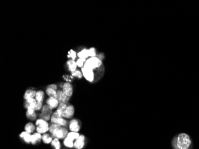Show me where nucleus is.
I'll use <instances>...</instances> for the list:
<instances>
[{
	"instance_id": "0eeeda50",
	"label": "nucleus",
	"mask_w": 199,
	"mask_h": 149,
	"mask_svg": "<svg viewBox=\"0 0 199 149\" xmlns=\"http://www.w3.org/2000/svg\"><path fill=\"white\" fill-rule=\"evenodd\" d=\"M53 113L52 109H51L47 105H44L41 109V113L39 115V118L46 121H49L51 119Z\"/></svg>"
},
{
	"instance_id": "ddd939ff",
	"label": "nucleus",
	"mask_w": 199,
	"mask_h": 149,
	"mask_svg": "<svg viewBox=\"0 0 199 149\" xmlns=\"http://www.w3.org/2000/svg\"><path fill=\"white\" fill-rule=\"evenodd\" d=\"M62 91L64 92L67 96L71 97L73 94V86L70 82H65L63 85Z\"/></svg>"
},
{
	"instance_id": "9b49d317",
	"label": "nucleus",
	"mask_w": 199,
	"mask_h": 149,
	"mask_svg": "<svg viewBox=\"0 0 199 149\" xmlns=\"http://www.w3.org/2000/svg\"><path fill=\"white\" fill-rule=\"evenodd\" d=\"M36 102L37 101L35 98L26 100H25V103H24V107L27 109V111H30V110L35 111Z\"/></svg>"
},
{
	"instance_id": "2eb2a0df",
	"label": "nucleus",
	"mask_w": 199,
	"mask_h": 149,
	"mask_svg": "<svg viewBox=\"0 0 199 149\" xmlns=\"http://www.w3.org/2000/svg\"><path fill=\"white\" fill-rule=\"evenodd\" d=\"M77 56L79 57V59H81L84 60L85 61H86L87 59L90 58L89 49H84L81 51H79L77 53Z\"/></svg>"
},
{
	"instance_id": "72a5a7b5",
	"label": "nucleus",
	"mask_w": 199,
	"mask_h": 149,
	"mask_svg": "<svg viewBox=\"0 0 199 149\" xmlns=\"http://www.w3.org/2000/svg\"><path fill=\"white\" fill-rule=\"evenodd\" d=\"M97 57L100 59L101 60H102L103 59H104V54H98V55H97Z\"/></svg>"
},
{
	"instance_id": "a878e982",
	"label": "nucleus",
	"mask_w": 199,
	"mask_h": 149,
	"mask_svg": "<svg viewBox=\"0 0 199 149\" xmlns=\"http://www.w3.org/2000/svg\"><path fill=\"white\" fill-rule=\"evenodd\" d=\"M51 146L54 149H60L61 147L59 139L57 138H53L51 143Z\"/></svg>"
},
{
	"instance_id": "393cba45",
	"label": "nucleus",
	"mask_w": 199,
	"mask_h": 149,
	"mask_svg": "<svg viewBox=\"0 0 199 149\" xmlns=\"http://www.w3.org/2000/svg\"><path fill=\"white\" fill-rule=\"evenodd\" d=\"M35 98L37 102H43V100L44 98V91L42 90H39L36 91Z\"/></svg>"
},
{
	"instance_id": "4468645a",
	"label": "nucleus",
	"mask_w": 199,
	"mask_h": 149,
	"mask_svg": "<svg viewBox=\"0 0 199 149\" xmlns=\"http://www.w3.org/2000/svg\"><path fill=\"white\" fill-rule=\"evenodd\" d=\"M46 103L51 109H54L58 107L59 105V102L57 98L54 97H49L46 100Z\"/></svg>"
},
{
	"instance_id": "c756f323",
	"label": "nucleus",
	"mask_w": 199,
	"mask_h": 149,
	"mask_svg": "<svg viewBox=\"0 0 199 149\" xmlns=\"http://www.w3.org/2000/svg\"><path fill=\"white\" fill-rule=\"evenodd\" d=\"M72 76H74V77H76V78H79V79H81L82 77L83 76V75H82V72H81L80 70H75V71L72 72Z\"/></svg>"
},
{
	"instance_id": "412c9836",
	"label": "nucleus",
	"mask_w": 199,
	"mask_h": 149,
	"mask_svg": "<svg viewBox=\"0 0 199 149\" xmlns=\"http://www.w3.org/2000/svg\"><path fill=\"white\" fill-rule=\"evenodd\" d=\"M35 129H36L35 125H34V123L32 122H29L26 123L25 127V132H28V134H31L32 133H33Z\"/></svg>"
},
{
	"instance_id": "5701e85b",
	"label": "nucleus",
	"mask_w": 199,
	"mask_h": 149,
	"mask_svg": "<svg viewBox=\"0 0 199 149\" xmlns=\"http://www.w3.org/2000/svg\"><path fill=\"white\" fill-rule=\"evenodd\" d=\"M57 90H54L53 88H50L47 86V87L46 88V93L47 96L49 97H54L56 98L57 97Z\"/></svg>"
},
{
	"instance_id": "f257e3e1",
	"label": "nucleus",
	"mask_w": 199,
	"mask_h": 149,
	"mask_svg": "<svg viewBox=\"0 0 199 149\" xmlns=\"http://www.w3.org/2000/svg\"><path fill=\"white\" fill-rule=\"evenodd\" d=\"M173 149H192V141L190 137L186 133H181L172 140Z\"/></svg>"
},
{
	"instance_id": "b1692460",
	"label": "nucleus",
	"mask_w": 199,
	"mask_h": 149,
	"mask_svg": "<svg viewBox=\"0 0 199 149\" xmlns=\"http://www.w3.org/2000/svg\"><path fill=\"white\" fill-rule=\"evenodd\" d=\"M63 144L64 146L67 148H74V142L68 137H66L63 141Z\"/></svg>"
},
{
	"instance_id": "f8f14e48",
	"label": "nucleus",
	"mask_w": 199,
	"mask_h": 149,
	"mask_svg": "<svg viewBox=\"0 0 199 149\" xmlns=\"http://www.w3.org/2000/svg\"><path fill=\"white\" fill-rule=\"evenodd\" d=\"M75 113V108L74 106L72 105L69 104L66 111H65V113L63 115V117H64L65 119H70L72 117Z\"/></svg>"
},
{
	"instance_id": "6e6552de",
	"label": "nucleus",
	"mask_w": 199,
	"mask_h": 149,
	"mask_svg": "<svg viewBox=\"0 0 199 149\" xmlns=\"http://www.w3.org/2000/svg\"><path fill=\"white\" fill-rule=\"evenodd\" d=\"M81 122L76 119H71L69 122V128L70 131L78 132L81 129Z\"/></svg>"
},
{
	"instance_id": "7ed1b4c3",
	"label": "nucleus",
	"mask_w": 199,
	"mask_h": 149,
	"mask_svg": "<svg viewBox=\"0 0 199 149\" xmlns=\"http://www.w3.org/2000/svg\"><path fill=\"white\" fill-rule=\"evenodd\" d=\"M84 66L88 67L94 70H97L103 66L102 60L98 59L97 56L90 57L86 60Z\"/></svg>"
},
{
	"instance_id": "1a4fd4ad",
	"label": "nucleus",
	"mask_w": 199,
	"mask_h": 149,
	"mask_svg": "<svg viewBox=\"0 0 199 149\" xmlns=\"http://www.w3.org/2000/svg\"><path fill=\"white\" fill-rule=\"evenodd\" d=\"M56 98L59 101V103H68L70 97L67 96L62 90H57Z\"/></svg>"
},
{
	"instance_id": "a211bd4d",
	"label": "nucleus",
	"mask_w": 199,
	"mask_h": 149,
	"mask_svg": "<svg viewBox=\"0 0 199 149\" xmlns=\"http://www.w3.org/2000/svg\"><path fill=\"white\" fill-rule=\"evenodd\" d=\"M36 91L32 89H28L25 91L23 98L25 100L31 99V98H34L36 96Z\"/></svg>"
},
{
	"instance_id": "aec40b11",
	"label": "nucleus",
	"mask_w": 199,
	"mask_h": 149,
	"mask_svg": "<svg viewBox=\"0 0 199 149\" xmlns=\"http://www.w3.org/2000/svg\"><path fill=\"white\" fill-rule=\"evenodd\" d=\"M69 105V103H60L58 107L57 108L56 111L57 113L61 116H63V114L65 113V111L67 108V106Z\"/></svg>"
},
{
	"instance_id": "f03ea898",
	"label": "nucleus",
	"mask_w": 199,
	"mask_h": 149,
	"mask_svg": "<svg viewBox=\"0 0 199 149\" xmlns=\"http://www.w3.org/2000/svg\"><path fill=\"white\" fill-rule=\"evenodd\" d=\"M49 131L54 138H57L59 140L65 139L69 133L68 130L66 127H61L56 123H52L50 125Z\"/></svg>"
},
{
	"instance_id": "6ab92c4d",
	"label": "nucleus",
	"mask_w": 199,
	"mask_h": 149,
	"mask_svg": "<svg viewBox=\"0 0 199 149\" xmlns=\"http://www.w3.org/2000/svg\"><path fill=\"white\" fill-rule=\"evenodd\" d=\"M66 65L70 72H73L75 71V70H76V68L78 66L76 65V62L75 61V60H72V59L69 60L66 62Z\"/></svg>"
},
{
	"instance_id": "423d86ee",
	"label": "nucleus",
	"mask_w": 199,
	"mask_h": 149,
	"mask_svg": "<svg viewBox=\"0 0 199 149\" xmlns=\"http://www.w3.org/2000/svg\"><path fill=\"white\" fill-rule=\"evenodd\" d=\"M51 122L52 123H56L58 124L61 127H66L68 125V122L64 118V117H63L62 116H61L57 111L54 112L51 117Z\"/></svg>"
},
{
	"instance_id": "4be33fe9",
	"label": "nucleus",
	"mask_w": 199,
	"mask_h": 149,
	"mask_svg": "<svg viewBox=\"0 0 199 149\" xmlns=\"http://www.w3.org/2000/svg\"><path fill=\"white\" fill-rule=\"evenodd\" d=\"M53 140V136H50V134H48V133H45V134H44L42 136V141L44 144H51Z\"/></svg>"
},
{
	"instance_id": "bb28decb",
	"label": "nucleus",
	"mask_w": 199,
	"mask_h": 149,
	"mask_svg": "<svg viewBox=\"0 0 199 149\" xmlns=\"http://www.w3.org/2000/svg\"><path fill=\"white\" fill-rule=\"evenodd\" d=\"M81 134H79L78 132H73V131H70L68 133V134L67 136V137H68L69 138H70V140H72V141H75Z\"/></svg>"
},
{
	"instance_id": "473e14b6",
	"label": "nucleus",
	"mask_w": 199,
	"mask_h": 149,
	"mask_svg": "<svg viewBox=\"0 0 199 149\" xmlns=\"http://www.w3.org/2000/svg\"><path fill=\"white\" fill-rule=\"evenodd\" d=\"M43 107V102H36V106L35 108V111H39L42 109Z\"/></svg>"
},
{
	"instance_id": "7c9ffc66",
	"label": "nucleus",
	"mask_w": 199,
	"mask_h": 149,
	"mask_svg": "<svg viewBox=\"0 0 199 149\" xmlns=\"http://www.w3.org/2000/svg\"><path fill=\"white\" fill-rule=\"evenodd\" d=\"M89 53H90V57H93L97 56L96 50H95L94 47L90 48L89 49Z\"/></svg>"
},
{
	"instance_id": "dca6fc26",
	"label": "nucleus",
	"mask_w": 199,
	"mask_h": 149,
	"mask_svg": "<svg viewBox=\"0 0 199 149\" xmlns=\"http://www.w3.org/2000/svg\"><path fill=\"white\" fill-rule=\"evenodd\" d=\"M42 140V135L38 132H35L32 135L31 142L30 143L32 145H36L40 143Z\"/></svg>"
},
{
	"instance_id": "2f4dec72",
	"label": "nucleus",
	"mask_w": 199,
	"mask_h": 149,
	"mask_svg": "<svg viewBox=\"0 0 199 149\" xmlns=\"http://www.w3.org/2000/svg\"><path fill=\"white\" fill-rule=\"evenodd\" d=\"M76 65H77V66H78L79 67H81V68H82V67H84V64H85V61L84 60L81 59H78L76 60Z\"/></svg>"
},
{
	"instance_id": "c85d7f7f",
	"label": "nucleus",
	"mask_w": 199,
	"mask_h": 149,
	"mask_svg": "<svg viewBox=\"0 0 199 149\" xmlns=\"http://www.w3.org/2000/svg\"><path fill=\"white\" fill-rule=\"evenodd\" d=\"M76 56H77V53H76V51H74L73 50H70L69 52H68V54H67V57L68 58H70L72 59V60H75V59H76Z\"/></svg>"
},
{
	"instance_id": "f3484780",
	"label": "nucleus",
	"mask_w": 199,
	"mask_h": 149,
	"mask_svg": "<svg viewBox=\"0 0 199 149\" xmlns=\"http://www.w3.org/2000/svg\"><path fill=\"white\" fill-rule=\"evenodd\" d=\"M20 138L26 144H30L31 142V137L32 135L30 134H28V132L23 131L21 132V134L19 135Z\"/></svg>"
},
{
	"instance_id": "9d476101",
	"label": "nucleus",
	"mask_w": 199,
	"mask_h": 149,
	"mask_svg": "<svg viewBox=\"0 0 199 149\" xmlns=\"http://www.w3.org/2000/svg\"><path fill=\"white\" fill-rule=\"evenodd\" d=\"M85 145V137L81 134L74 142V148L76 149H82Z\"/></svg>"
},
{
	"instance_id": "cd10ccee",
	"label": "nucleus",
	"mask_w": 199,
	"mask_h": 149,
	"mask_svg": "<svg viewBox=\"0 0 199 149\" xmlns=\"http://www.w3.org/2000/svg\"><path fill=\"white\" fill-rule=\"evenodd\" d=\"M26 117L30 120V121H35L36 120V118H37V115L36 113V112H34L33 113H29L28 112L26 113Z\"/></svg>"
},
{
	"instance_id": "39448f33",
	"label": "nucleus",
	"mask_w": 199,
	"mask_h": 149,
	"mask_svg": "<svg viewBox=\"0 0 199 149\" xmlns=\"http://www.w3.org/2000/svg\"><path fill=\"white\" fill-rule=\"evenodd\" d=\"M95 70L91 68L86 66H84L81 68V72L85 79L90 82H93L95 81Z\"/></svg>"
},
{
	"instance_id": "20e7f679",
	"label": "nucleus",
	"mask_w": 199,
	"mask_h": 149,
	"mask_svg": "<svg viewBox=\"0 0 199 149\" xmlns=\"http://www.w3.org/2000/svg\"><path fill=\"white\" fill-rule=\"evenodd\" d=\"M36 131L41 134H44L49 131L50 126L47 121L42 119H38L35 122Z\"/></svg>"
}]
</instances>
